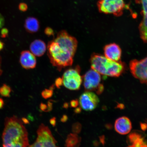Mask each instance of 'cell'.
<instances>
[{
    "instance_id": "cell-28",
    "label": "cell",
    "mask_w": 147,
    "mask_h": 147,
    "mask_svg": "<svg viewBox=\"0 0 147 147\" xmlns=\"http://www.w3.org/2000/svg\"><path fill=\"white\" fill-rule=\"evenodd\" d=\"M67 119L68 117L66 115H64L61 119V122H65L67 121Z\"/></svg>"
},
{
    "instance_id": "cell-21",
    "label": "cell",
    "mask_w": 147,
    "mask_h": 147,
    "mask_svg": "<svg viewBox=\"0 0 147 147\" xmlns=\"http://www.w3.org/2000/svg\"><path fill=\"white\" fill-rule=\"evenodd\" d=\"M19 9L22 11L25 12L28 9V6L26 3H21L19 5Z\"/></svg>"
},
{
    "instance_id": "cell-6",
    "label": "cell",
    "mask_w": 147,
    "mask_h": 147,
    "mask_svg": "<svg viewBox=\"0 0 147 147\" xmlns=\"http://www.w3.org/2000/svg\"><path fill=\"white\" fill-rule=\"evenodd\" d=\"M98 6L101 12L113 14L117 17L122 16L126 8L124 0H100Z\"/></svg>"
},
{
    "instance_id": "cell-9",
    "label": "cell",
    "mask_w": 147,
    "mask_h": 147,
    "mask_svg": "<svg viewBox=\"0 0 147 147\" xmlns=\"http://www.w3.org/2000/svg\"><path fill=\"white\" fill-rule=\"evenodd\" d=\"M79 102L83 109L86 111H92L97 107L100 100L95 93L87 91L80 95Z\"/></svg>"
},
{
    "instance_id": "cell-8",
    "label": "cell",
    "mask_w": 147,
    "mask_h": 147,
    "mask_svg": "<svg viewBox=\"0 0 147 147\" xmlns=\"http://www.w3.org/2000/svg\"><path fill=\"white\" fill-rule=\"evenodd\" d=\"M129 67L134 77L141 83L147 84V56L142 60H131Z\"/></svg>"
},
{
    "instance_id": "cell-20",
    "label": "cell",
    "mask_w": 147,
    "mask_h": 147,
    "mask_svg": "<svg viewBox=\"0 0 147 147\" xmlns=\"http://www.w3.org/2000/svg\"><path fill=\"white\" fill-rule=\"evenodd\" d=\"M9 30L6 28H3L1 31V38H6L8 35Z\"/></svg>"
},
{
    "instance_id": "cell-23",
    "label": "cell",
    "mask_w": 147,
    "mask_h": 147,
    "mask_svg": "<svg viewBox=\"0 0 147 147\" xmlns=\"http://www.w3.org/2000/svg\"><path fill=\"white\" fill-rule=\"evenodd\" d=\"M55 84L56 87L58 88H59L62 86L63 85L61 78H59L57 79L55 81Z\"/></svg>"
},
{
    "instance_id": "cell-22",
    "label": "cell",
    "mask_w": 147,
    "mask_h": 147,
    "mask_svg": "<svg viewBox=\"0 0 147 147\" xmlns=\"http://www.w3.org/2000/svg\"><path fill=\"white\" fill-rule=\"evenodd\" d=\"M45 33L47 36H53L54 35V34L52 29L49 27L45 29Z\"/></svg>"
},
{
    "instance_id": "cell-1",
    "label": "cell",
    "mask_w": 147,
    "mask_h": 147,
    "mask_svg": "<svg viewBox=\"0 0 147 147\" xmlns=\"http://www.w3.org/2000/svg\"><path fill=\"white\" fill-rule=\"evenodd\" d=\"M78 46L76 38L65 30L60 31L48 44L47 54L51 63L60 71L72 65Z\"/></svg>"
},
{
    "instance_id": "cell-5",
    "label": "cell",
    "mask_w": 147,
    "mask_h": 147,
    "mask_svg": "<svg viewBox=\"0 0 147 147\" xmlns=\"http://www.w3.org/2000/svg\"><path fill=\"white\" fill-rule=\"evenodd\" d=\"M101 74L92 69L88 70L82 77L83 85L86 91H94L97 94L104 91Z\"/></svg>"
},
{
    "instance_id": "cell-17",
    "label": "cell",
    "mask_w": 147,
    "mask_h": 147,
    "mask_svg": "<svg viewBox=\"0 0 147 147\" xmlns=\"http://www.w3.org/2000/svg\"><path fill=\"white\" fill-rule=\"evenodd\" d=\"M136 3L141 5L142 6L141 15H147V0H135Z\"/></svg>"
},
{
    "instance_id": "cell-30",
    "label": "cell",
    "mask_w": 147,
    "mask_h": 147,
    "mask_svg": "<svg viewBox=\"0 0 147 147\" xmlns=\"http://www.w3.org/2000/svg\"><path fill=\"white\" fill-rule=\"evenodd\" d=\"M4 47V43L2 41H0V51L3 50Z\"/></svg>"
},
{
    "instance_id": "cell-10",
    "label": "cell",
    "mask_w": 147,
    "mask_h": 147,
    "mask_svg": "<svg viewBox=\"0 0 147 147\" xmlns=\"http://www.w3.org/2000/svg\"><path fill=\"white\" fill-rule=\"evenodd\" d=\"M105 56L106 58L115 61L120 60L122 50L119 46L115 43H112L105 46L104 47Z\"/></svg>"
},
{
    "instance_id": "cell-14",
    "label": "cell",
    "mask_w": 147,
    "mask_h": 147,
    "mask_svg": "<svg viewBox=\"0 0 147 147\" xmlns=\"http://www.w3.org/2000/svg\"><path fill=\"white\" fill-rule=\"evenodd\" d=\"M24 26L27 32L31 34L37 32L40 28L39 21L36 18L32 17L28 18L25 21Z\"/></svg>"
},
{
    "instance_id": "cell-19",
    "label": "cell",
    "mask_w": 147,
    "mask_h": 147,
    "mask_svg": "<svg viewBox=\"0 0 147 147\" xmlns=\"http://www.w3.org/2000/svg\"><path fill=\"white\" fill-rule=\"evenodd\" d=\"M82 125L80 123H76L74 124L72 126V130L73 133L78 134L81 131Z\"/></svg>"
},
{
    "instance_id": "cell-31",
    "label": "cell",
    "mask_w": 147,
    "mask_h": 147,
    "mask_svg": "<svg viewBox=\"0 0 147 147\" xmlns=\"http://www.w3.org/2000/svg\"><path fill=\"white\" fill-rule=\"evenodd\" d=\"M81 111V108L78 107L75 110V112L76 113H80Z\"/></svg>"
},
{
    "instance_id": "cell-2",
    "label": "cell",
    "mask_w": 147,
    "mask_h": 147,
    "mask_svg": "<svg viewBox=\"0 0 147 147\" xmlns=\"http://www.w3.org/2000/svg\"><path fill=\"white\" fill-rule=\"evenodd\" d=\"M2 139L3 145L19 144L23 147L29 146L26 128L21 119L15 116L5 119Z\"/></svg>"
},
{
    "instance_id": "cell-7",
    "label": "cell",
    "mask_w": 147,
    "mask_h": 147,
    "mask_svg": "<svg viewBox=\"0 0 147 147\" xmlns=\"http://www.w3.org/2000/svg\"><path fill=\"white\" fill-rule=\"evenodd\" d=\"M38 137L34 144L28 147H58L57 141L48 127L43 124L39 126L37 130Z\"/></svg>"
},
{
    "instance_id": "cell-15",
    "label": "cell",
    "mask_w": 147,
    "mask_h": 147,
    "mask_svg": "<svg viewBox=\"0 0 147 147\" xmlns=\"http://www.w3.org/2000/svg\"><path fill=\"white\" fill-rule=\"evenodd\" d=\"M81 138L77 134H70L67 136L65 141L66 147H79Z\"/></svg>"
},
{
    "instance_id": "cell-13",
    "label": "cell",
    "mask_w": 147,
    "mask_h": 147,
    "mask_svg": "<svg viewBox=\"0 0 147 147\" xmlns=\"http://www.w3.org/2000/svg\"><path fill=\"white\" fill-rule=\"evenodd\" d=\"M30 50L34 56L40 57L45 54L47 46L45 42L41 40H36L31 43Z\"/></svg>"
},
{
    "instance_id": "cell-16",
    "label": "cell",
    "mask_w": 147,
    "mask_h": 147,
    "mask_svg": "<svg viewBox=\"0 0 147 147\" xmlns=\"http://www.w3.org/2000/svg\"><path fill=\"white\" fill-rule=\"evenodd\" d=\"M11 91V88L6 84H3L0 87V95L5 97H9Z\"/></svg>"
},
{
    "instance_id": "cell-18",
    "label": "cell",
    "mask_w": 147,
    "mask_h": 147,
    "mask_svg": "<svg viewBox=\"0 0 147 147\" xmlns=\"http://www.w3.org/2000/svg\"><path fill=\"white\" fill-rule=\"evenodd\" d=\"M54 87L53 86H51L49 89H45L42 92L41 95L43 98L47 99L50 98L53 94V88Z\"/></svg>"
},
{
    "instance_id": "cell-25",
    "label": "cell",
    "mask_w": 147,
    "mask_h": 147,
    "mask_svg": "<svg viewBox=\"0 0 147 147\" xmlns=\"http://www.w3.org/2000/svg\"><path fill=\"white\" fill-rule=\"evenodd\" d=\"M5 24V20L3 16L0 13V29L2 28L4 26Z\"/></svg>"
},
{
    "instance_id": "cell-24",
    "label": "cell",
    "mask_w": 147,
    "mask_h": 147,
    "mask_svg": "<svg viewBox=\"0 0 147 147\" xmlns=\"http://www.w3.org/2000/svg\"><path fill=\"white\" fill-rule=\"evenodd\" d=\"M79 102L78 100H71L70 102L71 106L73 108H76L79 105Z\"/></svg>"
},
{
    "instance_id": "cell-27",
    "label": "cell",
    "mask_w": 147,
    "mask_h": 147,
    "mask_svg": "<svg viewBox=\"0 0 147 147\" xmlns=\"http://www.w3.org/2000/svg\"><path fill=\"white\" fill-rule=\"evenodd\" d=\"M50 122L51 125H52L53 126H55L56 124V119L55 117L51 119L50 120Z\"/></svg>"
},
{
    "instance_id": "cell-12",
    "label": "cell",
    "mask_w": 147,
    "mask_h": 147,
    "mask_svg": "<svg viewBox=\"0 0 147 147\" xmlns=\"http://www.w3.org/2000/svg\"><path fill=\"white\" fill-rule=\"evenodd\" d=\"M132 128L130 119L126 117H119L115 121V130L117 133L122 135H125L129 133Z\"/></svg>"
},
{
    "instance_id": "cell-26",
    "label": "cell",
    "mask_w": 147,
    "mask_h": 147,
    "mask_svg": "<svg viewBox=\"0 0 147 147\" xmlns=\"http://www.w3.org/2000/svg\"><path fill=\"white\" fill-rule=\"evenodd\" d=\"M3 147H23L22 145L18 144L3 145Z\"/></svg>"
},
{
    "instance_id": "cell-29",
    "label": "cell",
    "mask_w": 147,
    "mask_h": 147,
    "mask_svg": "<svg viewBox=\"0 0 147 147\" xmlns=\"http://www.w3.org/2000/svg\"><path fill=\"white\" fill-rule=\"evenodd\" d=\"M4 104V102L3 99L0 98V109L3 108Z\"/></svg>"
},
{
    "instance_id": "cell-3",
    "label": "cell",
    "mask_w": 147,
    "mask_h": 147,
    "mask_svg": "<svg viewBox=\"0 0 147 147\" xmlns=\"http://www.w3.org/2000/svg\"><path fill=\"white\" fill-rule=\"evenodd\" d=\"M91 69L106 76L117 78L124 72L126 66L120 61H115L105 56L94 53L90 59Z\"/></svg>"
},
{
    "instance_id": "cell-11",
    "label": "cell",
    "mask_w": 147,
    "mask_h": 147,
    "mask_svg": "<svg viewBox=\"0 0 147 147\" xmlns=\"http://www.w3.org/2000/svg\"><path fill=\"white\" fill-rule=\"evenodd\" d=\"M20 62L24 69H34L36 65V60L34 55L28 51H24L21 53Z\"/></svg>"
},
{
    "instance_id": "cell-4",
    "label": "cell",
    "mask_w": 147,
    "mask_h": 147,
    "mask_svg": "<svg viewBox=\"0 0 147 147\" xmlns=\"http://www.w3.org/2000/svg\"><path fill=\"white\" fill-rule=\"evenodd\" d=\"M80 71V67L79 65L66 70L61 78L64 87L71 90L80 89L83 81Z\"/></svg>"
}]
</instances>
